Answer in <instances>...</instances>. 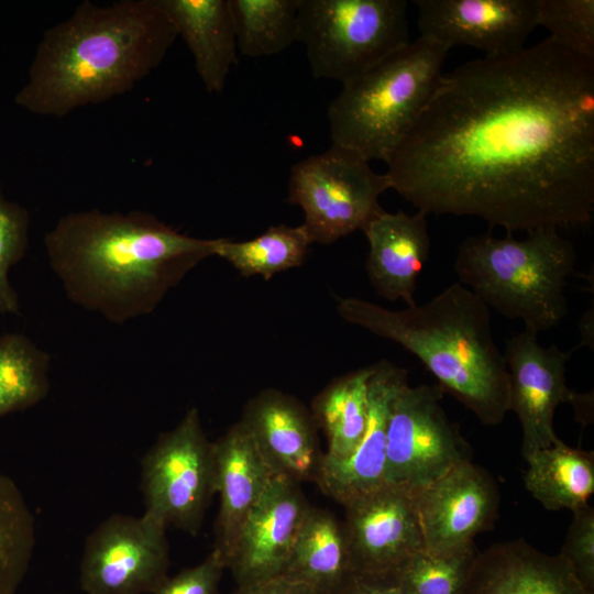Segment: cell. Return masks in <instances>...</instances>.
Here are the masks:
<instances>
[{"mask_svg":"<svg viewBox=\"0 0 594 594\" xmlns=\"http://www.w3.org/2000/svg\"><path fill=\"white\" fill-rule=\"evenodd\" d=\"M428 215L506 233L580 228L594 213V59L547 37L443 74L385 162Z\"/></svg>","mask_w":594,"mask_h":594,"instance_id":"obj_1","label":"cell"},{"mask_svg":"<svg viewBox=\"0 0 594 594\" xmlns=\"http://www.w3.org/2000/svg\"><path fill=\"white\" fill-rule=\"evenodd\" d=\"M216 242L139 210L70 212L44 237L67 298L117 324L153 312L194 267L215 256Z\"/></svg>","mask_w":594,"mask_h":594,"instance_id":"obj_2","label":"cell"},{"mask_svg":"<svg viewBox=\"0 0 594 594\" xmlns=\"http://www.w3.org/2000/svg\"><path fill=\"white\" fill-rule=\"evenodd\" d=\"M176 38L160 0L84 1L44 32L14 102L54 118L105 102L148 76Z\"/></svg>","mask_w":594,"mask_h":594,"instance_id":"obj_3","label":"cell"},{"mask_svg":"<svg viewBox=\"0 0 594 594\" xmlns=\"http://www.w3.org/2000/svg\"><path fill=\"white\" fill-rule=\"evenodd\" d=\"M348 323L393 341L415 355L485 426L508 413V372L493 337L491 310L455 282L422 305L392 310L358 297L337 299Z\"/></svg>","mask_w":594,"mask_h":594,"instance_id":"obj_4","label":"cell"},{"mask_svg":"<svg viewBox=\"0 0 594 594\" xmlns=\"http://www.w3.org/2000/svg\"><path fill=\"white\" fill-rule=\"evenodd\" d=\"M573 243L558 229L542 228L522 239L491 232L465 238L458 249L459 283L487 307L520 320L536 333L559 326L568 315L565 288L575 271Z\"/></svg>","mask_w":594,"mask_h":594,"instance_id":"obj_5","label":"cell"},{"mask_svg":"<svg viewBox=\"0 0 594 594\" xmlns=\"http://www.w3.org/2000/svg\"><path fill=\"white\" fill-rule=\"evenodd\" d=\"M449 51L419 36L342 84L328 108L331 144L386 162L435 92Z\"/></svg>","mask_w":594,"mask_h":594,"instance_id":"obj_6","label":"cell"},{"mask_svg":"<svg viewBox=\"0 0 594 594\" xmlns=\"http://www.w3.org/2000/svg\"><path fill=\"white\" fill-rule=\"evenodd\" d=\"M405 0H299L297 42L317 79L350 81L411 41Z\"/></svg>","mask_w":594,"mask_h":594,"instance_id":"obj_7","label":"cell"},{"mask_svg":"<svg viewBox=\"0 0 594 594\" xmlns=\"http://www.w3.org/2000/svg\"><path fill=\"white\" fill-rule=\"evenodd\" d=\"M391 185L386 174L352 150L331 144L293 165L287 202L304 212L311 243L332 244L364 228L384 209L380 197Z\"/></svg>","mask_w":594,"mask_h":594,"instance_id":"obj_8","label":"cell"},{"mask_svg":"<svg viewBox=\"0 0 594 594\" xmlns=\"http://www.w3.org/2000/svg\"><path fill=\"white\" fill-rule=\"evenodd\" d=\"M141 487L145 515L166 527L198 534L216 494L212 441L204 431L198 408H189L143 457Z\"/></svg>","mask_w":594,"mask_h":594,"instance_id":"obj_9","label":"cell"},{"mask_svg":"<svg viewBox=\"0 0 594 594\" xmlns=\"http://www.w3.org/2000/svg\"><path fill=\"white\" fill-rule=\"evenodd\" d=\"M436 384H407L392 405L386 484L417 493L454 464L471 460V447L442 407Z\"/></svg>","mask_w":594,"mask_h":594,"instance_id":"obj_10","label":"cell"},{"mask_svg":"<svg viewBox=\"0 0 594 594\" xmlns=\"http://www.w3.org/2000/svg\"><path fill=\"white\" fill-rule=\"evenodd\" d=\"M167 527L143 514H116L87 538L80 561L86 594H153L168 578Z\"/></svg>","mask_w":594,"mask_h":594,"instance_id":"obj_11","label":"cell"},{"mask_svg":"<svg viewBox=\"0 0 594 594\" xmlns=\"http://www.w3.org/2000/svg\"><path fill=\"white\" fill-rule=\"evenodd\" d=\"M538 333L524 329L506 341L504 359L508 372V411H514L522 429L521 454L556 444L554 430L559 405L574 406L582 393L566 385V362L572 351L557 344L543 346Z\"/></svg>","mask_w":594,"mask_h":594,"instance_id":"obj_12","label":"cell"},{"mask_svg":"<svg viewBox=\"0 0 594 594\" xmlns=\"http://www.w3.org/2000/svg\"><path fill=\"white\" fill-rule=\"evenodd\" d=\"M501 496L494 477L464 460L416 494L425 550L449 552L474 543L498 515Z\"/></svg>","mask_w":594,"mask_h":594,"instance_id":"obj_13","label":"cell"},{"mask_svg":"<svg viewBox=\"0 0 594 594\" xmlns=\"http://www.w3.org/2000/svg\"><path fill=\"white\" fill-rule=\"evenodd\" d=\"M416 494L385 484L348 505L343 522L355 575L393 573L425 550Z\"/></svg>","mask_w":594,"mask_h":594,"instance_id":"obj_14","label":"cell"},{"mask_svg":"<svg viewBox=\"0 0 594 594\" xmlns=\"http://www.w3.org/2000/svg\"><path fill=\"white\" fill-rule=\"evenodd\" d=\"M419 36L485 55L525 47L536 24V0H415Z\"/></svg>","mask_w":594,"mask_h":594,"instance_id":"obj_15","label":"cell"},{"mask_svg":"<svg viewBox=\"0 0 594 594\" xmlns=\"http://www.w3.org/2000/svg\"><path fill=\"white\" fill-rule=\"evenodd\" d=\"M310 504L300 484L276 476L248 516L227 569L237 586L283 573Z\"/></svg>","mask_w":594,"mask_h":594,"instance_id":"obj_16","label":"cell"},{"mask_svg":"<svg viewBox=\"0 0 594 594\" xmlns=\"http://www.w3.org/2000/svg\"><path fill=\"white\" fill-rule=\"evenodd\" d=\"M239 421L277 476L316 482L323 459L319 428L300 400L265 388L248 400Z\"/></svg>","mask_w":594,"mask_h":594,"instance_id":"obj_17","label":"cell"},{"mask_svg":"<svg viewBox=\"0 0 594 594\" xmlns=\"http://www.w3.org/2000/svg\"><path fill=\"white\" fill-rule=\"evenodd\" d=\"M408 384V371L382 359L372 364L367 384L369 417L364 436L345 460H322L316 484L342 506L386 484L387 429L394 399Z\"/></svg>","mask_w":594,"mask_h":594,"instance_id":"obj_18","label":"cell"},{"mask_svg":"<svg viewBox=\"0 0 594 594\" xmlns=\"http://www.w3.org/2000/svg\"><path fill=\"white\" fill-rule=\"evenodd\" d=\"M212 448L220 498L212 549L227 565L248 516L277 475L240 421L212 441Z\"/></svg>","mask_w":594,"mask_h":594,"instance_id":"obj_19","label":"cell"},{"mask_svg":"<svg viewBox=\"0 0 594 594\" xmlns=\"http://www.w3.org/2000/svg\"><path fill=\"white\" fill-rule=\"evenodd\" d=\"M362 232L369 243L366 273L375 293L406 307L417 305V282L430 253L427 215L384 210Z\"/></svg>","mask_w":594,"mask_h":594,"instance_id":"obj_20","label":"cell"},{"mask_svg":"<svg viewBox=\"0 0 594 594\" xmlns=\"http://www.w3.org/2000/svg\"><path fill=\"white\" fill-rule=\"evenodd\" d=\"M460 594H592L565 560L524 539L477 552Z\"/></svg>","mask_w":594,"mask_h":594,"instance_id":"obj_21","label":"cell"},{"mask_svg":"<svg viewBox=\"0 0 594 594\" xmlns=\"http://www.w3.org/2000/svg\"><path fill=\"white\" fill-rule=\"evenodd\" d=\"M177 36L188 46L209 94H221L238 62L229 0H160Z\"/></svg>","mask_w":594,"mask_h":594,"instance_id":"obj_22","label":"cell"},{"mask_svg":"<svg viewBox=\"0 0 594 594\" xmlns=\"http://www.w3.org/2000/svg\"><path fill=\"white\" fill-rule=\"evenodd\" d=\"M280 575L320 594H336L354 576L343 522L326 508L309 506Z\"/></svg>","mask_w":594,"mask_h":594,"instance_id":"obj_23","label":"cell"},{"mask_svg":"<svg viewBox=\"0 0 594 594\" xmlns=\"http://www.w3.org/2000/svg\"><path fill=\"white\" fill-rule=\"evenodd\" d=\"M527 491L548 510L575 512L588 505L594 493V453L562 440L524 458Z\"/></svg>","mask_w":594,"mask_h":594,"instance_id":"obj_24","label":"cell"},{"mask_svg":"<svg viewBox=\"0 0 594 594\" xmlns=\"http://www.w3.org/2000/svg\"><path fill=\"white\" fill-rule=\"evenodd\" d=\"M372 365L333 378L311 402L310 411L327 438L324 461L348 459L361 442L369 417Z\"/></svg>","mask_w":594,"mask_h":594,"instance_id":"obj_25","label":"cell"},{"mask_svg":"<svg viewBox=\"0 0 594 594\" xmlns=\"http://www.w3.org/2000/svg\"><path fill=\"white\" fill-rule=\"evenodd\" d=\"M310 244L302 224H277L251 240L217 239L215 256L227 261L244 277L262 276L268 280L278 273L299 267Z\"/></svg>","mask_w":594,"mask_h":594,"instance_id":"obj_26","label":"cell"},{"mask_svg":"<svg viewBox=\"0 0 594 594\" xmlns=\"http://www.w3.org/2000/svg\"><path fill=\"white\" fill-rule=\"evenodd\" d=\"M51 355L19 332L0 336V419L42 402L50 391Z\"/></svg>","mask_w":594,"mask_h":594,"instance_id":"obj_27","label":"cell"},{"mask_svg":"<svg viewBox=\"0 0 594 594\" xmlns=\"http://www.w3.org/2000/svg\"><path fill=\"white\" fill-rule=\"evenodd\" d=\"M238 52L257 58L297 42L299 0H229Z\"/></svg>","mask_w":594,"mask_h":594,"instance_id":"obj_28","label":"cell"},{"mask_svg":"<svg viewBox=\"0 0 594 594\" xmlns=\"http://www.w3.org/2000/svg\"><path fill=\"white\" fill-rule=\"evenodd\" d=\"M34 518L18 485L0 472V594H15L32 559Z\"/></svg>","mask_w":594,"mask_h":594,"instance_id":"obj_29","label":"cell"},{"mask_svg":"<svg viewBox=\"0 0 594 594\" xmlns=\"http://www.w3.org/2000/svg\"><path fill=\"white\" fill-rule=\"evenodd\" d=\"M479 550L418 551L391 573L405 594H460Z\"/></svg>","mask_w":594,"mask_h":594,"instance_id":"obj_30","label":"cell"},{"mask_svg":"<svg viewBox=\"0 0 594 594\" xmlns=\"http://www.w3.org/2000/svg\"><path fill=\"white\" fill-rule=\"evenodd\" d=\"M536 24L561 47L594 59V0H536Z\"/></svg>","mask_w":594,"mask_h":594,"instance_id":"obj_31","label":"cell"},{"mask_svg":"<svg viewBox=\"0 0 594 594\" xmlns=\"http://www.w3.org/2000/svg\"><path fill=\"white\" fill-rule=\"evenodd\" d=\"M29 231L28 210L8 200L0 187V316L20 312L19 296L10 283L9 272L26 252Z\"/></svg>","mask_w":594,"mask_h":594,"instance_id":"obj_32","label":"cell"},{"mask_svg":"<svg viewBox=\"0 0 594 594\" xmlns=\"http://www.w3.org/2000/svg\"><path fill=\"white\" fill-rule=\"evenodd\" d=\"M572 514L559 554L585 590L594 594V508L588 504Z\"/></svg>","mask_w":594,"mask_h":594,"instance_id":"obj_33","label":"cell"},{"mask_svg":"<svg viewBox=\"0 0 594 594\" xmlns=\"http://www.w3.org/2000/svg\"><path fill=\"white\" fill-rule=\"evenodd\" d=\"M226 562L216 550L199 564L167 578L153 594H221L220 582Z\"/></svg>","mask_w":594,"mask_h":594,"instance_id":"obj_34","label":"cell"},{"mask_svg":"<svg viewBox=\"0 0 594 594\" xmlns=\"http://www.w3.org/2000/svg\"><path fill=\"white\" fill-rule=\"evenodd\" d=\"M232 594H320L315 588L292 580L284 575H278L262 582L245 586H237Z\"/></svg>","mask_w":594,"mask_h":594,"instance_id":"obj_35","label":"cell"},{"mask_svg":"<svg viewBox=\"0 0 594 594\" xmlns=\"http://www.w3.org/2000/svg\"><path fill=\"white\" fill-rule=\"evenodd\" d=\"M356 578L367 594H405L392 574Z\"/></svg>","mask_w":594,"mask_h":594,"instance_id":"obj_36","label":"cell"},{"mask_svg":"<svg viewBox=\"0 0 594 594\" xmlns=\"http://www.w3.org/2000/svg\"><path fill=\"white\" fill-rule=\"evenodd\" d=\"M590 324H593V310L590 312H585L583 317L580 320V332H581V345H587L590 346V339L593 341V338L590 337Z\"/></svg>","mask_w":594,"mask_h":594,"instance_id":"obj_37","label":"cell"},{"mask_svg":"<svg viewBox=\"0 0 594 594\" xmlns=\"http://www.w3.org/2000/svg\"><path fill=\"white\" fill-rule=\"evenodd\" d=\"M336 594H367L356 575Z\"/></svg>","mask_w":594,"mask_h":594,"instance_id":"obj_38","label":"cell"}]
</instances>
